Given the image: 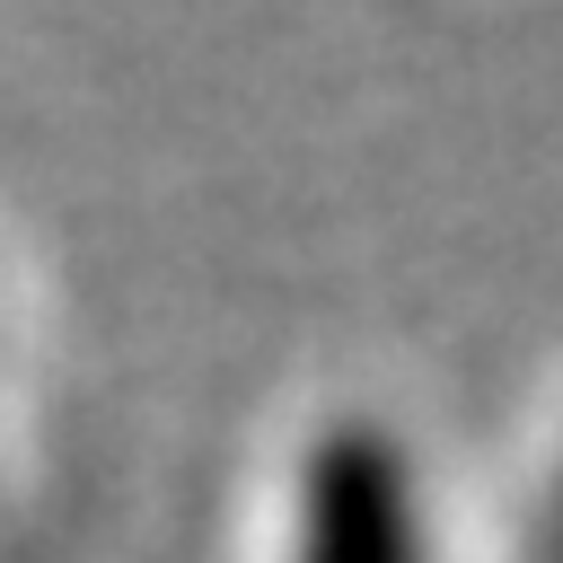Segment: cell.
Returning <instances> with one entry per match:
<instances>
[{"instance_id": "7a4b0ae2", "label": "cell", "mask_w": 563, "mask_h": 563, "mask_svg": "<svg viewBox=\"0 0 563 563\" xmlns=\"http://www.w3.org/2000/svg\"><path fill=\"white\" fill-rule=\"evenodd\" d=\"M510 563H563V413L528 457L519 519H510Z\"/></svg>"}, {"instance_id": "6da1fadb", "label": "cell", "mask_w": 563, "mask_h": 563, "mask_svg": "<svg viewBox=\"0 0 563 563\" xmlns=\"http://www.w3.org/2000/svg\"><path fill=\"white\" fill-rule=\"evenodd\" d=\"M255 563H457L449 501L396 413L325 405L264 484Z\"/></svg>"}]
</instances>
